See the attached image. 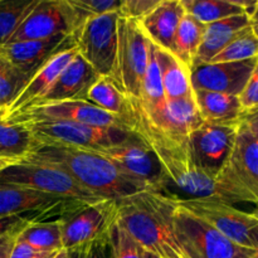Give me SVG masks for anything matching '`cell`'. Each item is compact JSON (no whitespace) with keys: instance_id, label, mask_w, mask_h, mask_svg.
<instances>
[{"instance_id":"6da1fadb","label":"cell","mask_w":258,"mask_h":258,"mask_svg":"<svg viewBox=\"0 0 258 258\" xmlns=\"http://www.w3.org/2000/svg\"><path fill=\"white\" fill-rule=\"evenodd\" d=\"M133 130L148 144L155 154L164 173V188L179 191L175 199H216L224 203H248L258 206L256 197L242 183L228 163L218 174H211L196 163L189 139H176L164 135L139 117L134 111Z\"/></svg>"},{"instance_id":"7a4b0ae2","label":"cell","mask_w":258,"mask_h":258,"mask_svg":"<svg viewBox=\"0 0 258 258\" xmlns=\"http://www.w3.org/2000/svg\"><path fill=\"white\" fill-rule=\"evenodd\" d=\"M23 160L57 166L72 176L83 189L101 199L120 201L140 191L150 190L97 151L35 141V145Z\"/></svg>"},{"instance_id":"3957f363","label":"cell","mask_w":258,"mask_h":258,"mask_svg":"<svg viewBox=\"0 0 258 258\" xmlns=\"http://www.w3.org/2000/svg\"><path fill=\"white\" fill-rule=\"evenodd\" d=\"M176 199L155 190H144L118 201L117 224L144 251L160 258H183L174 237Z\"/></svg>"},{"instance_id":"277c9868","label":"cell","mask_w":258,"mask_h":258,"mask_svg":"<svg viewBox=\"0 0 258 258\" xmlns=\"http://www.w3.org/2000/svg\"><path fill=\"white\" fill-rule=\"evenodd\" d=\"M0 184L33 189L81 204L102 201L83 189L62 169L35 161L20 160L7 166L0 171Z\"/></svg>"},{"instance_id":"5b68a950","label":"cell","mask_w":258,"mask_h":258,"mask_svg":"<svg viewBox=\"0 0 258 258\" xmlns=\"http://www.w3.org/2000/svg\"><path fill=\"white\" fill-rule=\"evenodd\" d=\"M23 125L28 126L34 140L39 144H55L97 153L136 138L134 130L97 127L68 121H39Z\"/></svg>"},{"instance_id":"8992f818","label":"cell","mask_w":258,"mask_h":258,"mask_svg":"<svg viewBox=\"0 0 258 258\" xmlns=\"http://www.w3.org/2000/svg\"><path fill=\"white\" fill-rule=\"evenodd\" d=\"M173 227L183 258H238L254 253L252 249L237 246L211 224L179 204L174 212Z\"/></svg>"},{"instance_id":"52a82bcc","label":"cell","mask_w":258,"mask_h":258,"mask_svg":"<svg viewBox=\"0 0 258 258\" xmlns=\"http://www.w3.org/2000/svg\"><path fill=\"white\" fill-rule=\"evenodd\" d=\"M118 12L86 19L72 33L78 55L100 77L113 81L117 57Z\"/></svg>"},{"instance_id":"ba28073f","label":"cell","mask_w":258,"mask_h":258,"mask_svg":"<svg viewBox=\"0 0 258 258\" xmlns=\"http://www.w3.org/2000/svg\"><path fill=\"white\" fill-rule=\"evenodd\" d=\"M150 44V40L136 20L118 18L117 57L113 82L133 101L140 100Z\"/></svg>"},{"instance_id":"9c48e42d","label":"cell","mask_w":258,"mask_h":258,"mask_svg":"<svg viewBox=\"0 0 258 258\" xmlns=\"http://www.w3.org/2000/svg\"><path fill=\"white\" fill-rule=\"evenodd\" d=\"M118 201L102 199L83 204L62 217V246L64 251L85 248L108 239L117 222Z\"/></svg>"},{"instance_id":"30bf717a","label":"cell","mask_w":258,"mask_h":258,"mask_svg":"<svg viewBox=\"0 0 258 258\" xmlns=\"http://www.w3.org/2000/svg\"><path fill=\"white\" fill-rule=\"evenodd\" d=\"M88 19L70 0H39L8 43L44 40L72 33Z\"/></svg>"},{"instance_id":"8fae6325","label":"cell","mask_w":258,"mask_h":258,"mask_svg":"<svg viewBox=\"0 0 258 258\" xmlns=\"http://www.w3.org/2000/svg\"><path fill=\"white\" fill-rule=\"evenodd\" d=\"M4 121L9 123L68 121V122L83 123V125L97 126V127L133 130V123L128 120L106 112L87 101H67V102L34 106L20 112L8 115Z\"/></svg>"},{"instance_id":"7c38bea8","label":"cell","mask_w":258,"mask_h":258,"mask_svg":"<svg viewBox=\"0 0 258 258\" xmlns=\"http://www.w3.org/2000/svg\"><path fill=\"white\" fill-rule=\"evenodd\" d=\"M178 204L203 219L224 237L243 248L252 249L249 232L258 226V213H248L216 199H176Z\"/></svg>"},{"instance_id":"4fadbf2b","label":"cell","mask_w":258,"mask_h":258,"mask_svg":"<svg viewBox=\"0 0 258 258\" xmlns=\"http://www.w3.org/2000/svg\"><path fill=\"white\" fill-rule=\"evenodd\" d=\"M238 122H203L189 136L196 163L211 174H218L233 153Z\"/></svg>"},{"instance_id":"5bb4252c","label":"cell","mask_w":258,"mask_h":258,"mask_svg":"<svg viewBox=\"0 0 258 258\" xmlns=\"http://www.w3.org/2000/svg\"><path fill=\"white\" fill-rule=\"evenodd\" d=\"M100 154L110 159L123 173L141 181L150 190L163 191L164 173L160 163L138 134L133 140L112 146Z\"/></svg>"},{"instance_id":"9a60e30c","label":"cell","mask_w":258,"mask_h":258,"mask_svg":"<svg viewBox=\"0 0 258 258\" xmlns=\"http://www.w3.org/2000/svg\"><path fill=\"white\" fill-rule=\"evenodd\" d=\"M257 63L258 57L242 62L194 64L190 72L191 87L193 91L204 90L239 96Z\"/></svg>"},{"instance_id":"2e32d148","label":"cell","mask_w":258,"mask_h":258,"mask_svg":"<svg viewBox=\"0 0 258 258\" xmlns=\"http://www.w3.org/2000/svg\"><path fill=\"white\" fill-rule=\"evenodd\" d=\"M75 48L72 35L60 34L44 40L7 43L0 47V55L24 75L32 77L50 58Z\"/></svg>"},{"instance_id":"e0dca14e","label":"cell","mask_w":258,"mask_h":258,"mask_svg":"<svg viewBox=\"0 0 258 258\" xmlns=\"http://www.w3.org/2000/svg\"><path fill=\"white\" fill-rule=\"evenodd\" d=\"M81 206L83 204L66 201L59 197L40 193L33 189L0 184V219L7 217L24 216L27 213L47 216L57 209L72 212Z\"/></svg>"},{"instance_id":"ac0fdd59","label":"cell","mask_w":258,"mask_h":258,"mask_svg":"<svg viewBox=\"0 0 258 258\" xmlns=\"http://www.w3.org/2000/svg\"><path fill=\"white\" fill-rule=\"evenodd\" d=\"M98 78L100 76L77 53L70 64L58 76L55 82L50 86L45 95L34 106L67 102V101H85L88 90Z\"/></svg>"},{"instance_id":"d6986e66","label":"cell","mask_w":258,"mask_h":258,"mask_svg":"<svg viewBox=\"0 0 258 258\" xmlns=\"http://www.w3.org/2000/svg\"><path fill=\"white\" fill-rule=\"evenodd\" d=\"M185 14L180 0H160L148 15L139 20L144 34L155 47L170 52L181 18Z\"/></svg>"},{"instance_id":"ffe728a7","label":"cell","mask_w":258,"mask_h":258,"mask_svg":"<svg viewBox=\"0 0 258 258\" xmlns=\"http://www.w3.org/2000/svg\"><path fill=\"white\" fill-rule=\"evenodd\" d=\"M76 55H77V50H76V48H72V49L63 50V52L58 53L57 55L50 58L43 67H40L30 77L27 86L23 88L17 100L8 108L7 116L33 107L45 95V92L49 90L50 86L55 82L58 76L70 64L71 60Z\"/></svg>"},{"instance_id":"44dd1931","label":"cell","mask_w":258,"mask_h":258,"mask_svg":"<svg viewBox=\"0 0 258 258\" xmlns=\"http://www.w3.org/2000/svg\"><path fill=\"white\" fill-rule=\"evenodd\" d=\"M138 116L143 118L140 115ZM144 121L149 123L146 120ZM202 123H203V120L199 115L196 100H194V97H189L166 101L165 112H164L160 121L156 123H149V125L163 133L164 135L170 136V138L189 139L190 134L194 130H197Z\"/></svg>"},{"instance_id":"7402d4cb","label":"cell","mask_w":258,"mask_h":258,"mask_svg":"<svg viewBox=\"0 0 258 258\" xmlns=\"http://www.w3.org/2000/svg\"><path fill=\"white\" fill-rule=\"evenodd\" d=\"M251 25V18L247 14L234 15L219 22L207 24L194 64L209 63L219 52L224 49L237 35Z\"/></svg>"},{"instance_id":"603a6c76","label":"cell","mask_w":258,"mask_h":258,"mask_svg":"<svg viewBox=\"0 0 258 258\" xmlns=\"http://www.w3.org/2000/svg\"><path fill=\"white\" fill-rule=\"evenodd\" d=\"M229 164L258 201V140L242 121Z\"/></svg>"},{"instance_id":"cb8c5ba5","label":"cell","mask_w":258,"mask_h":258,"mask_svg":"<svg viewBox=\"0 0 258 258\" xmlns=\"http://www.w3.org/2000/svg\"><path fill=\"white\" fill-rule=\"evenodd\" d=\"M194 100L203 122H238L243 115L238 96L197 90Z\"/></svg>"},{"instance_id":"d4e9b609","label":"cell","mask_w":258,"mask_h":258,"mask_svg":"<svg viewBox=\"0 0 258 258\" xmlns=\"http://www.w3.org/2000/svg\"><path fill=\"white\" fill-rule=\"evenodd\" d=\"M154 50L166 101L194 97L190 72L170 52L160 49L155 45Z\"/></svg>"},{"instance_id":"484cf974","label":"cell","mask_w":258,"mask_h":258,"mask_svg":"<svg viewBox=\"0 0 258 258\" xmlns=\"http://www.w3.org/2000/svg\"><path fill=\"white\" fill-rule=\"evenodd\" d=\"M186 14L196 18L202 24L219 22L239 14L251 18L257 2L238 0H180Z\"/></svg>"},{"instance_id":"4316f807","label":"cell","mask_w":258,"mask_h":258,"mask_svg":"<svg viewBox=\"0 0 258 258\" xmlns=\"http://www.w3.org/2000/svg\"><path fill=\"white\" fill-rule=\"evenodd\" d=\"M85 101L106 112L126 118L134 126L133 101L110 78H98L88 90Z\"/></svg>"},{"instance_id":"83f0119b","label":"cell","mask_w":258,"mask_h":258,"mask_svg":"<svg viewBox=\"0 0 258 258\" xmlns=\"http://www.w3.org/2000/svg\"><path fill=\"white\" fill-rule=\"evenodd\" d=\"M206 25L189 14H184L176 29L171 54L191 72L202 44Z\"/></svg>"},{"instance_id":"f1b7e54d","label":"cell","mask_w":258,"mask_h":258,"mask_svg":"<svg viewBox=\"0 0 258 258\" xmlns=\"http://www.w3.org/2000/svg\"><path fill=\"white\" fill-rule=\"evenodd\" d=\"M18 238L42 253L62 251V219H34L20 231Z\"/></svg>"},{"instance_id":"f546056e","label":"cell","mask_w":258,"mask_h":258,"mask_svg":"<svg viewBox=\"0 0 258 258\" xmlns=\"http://www.w3.org/2000/svg\"><path fill=\"white\" fill-rule=\"evenodd\" d=\"M34 145L35 140L28 126L0 121V159L18 163Z\"/></svg>"},{"instance_id":"4dcf8cb0","label":"cell","mask_w":258,"mask_h":258,"mask_svg":"<svg viewBox=\"0 0 258 258\" xmlns=\"http://www.w3.org/2000/svg\"><path fill=\"white\" fill-rule=\"evenodd\" d=\"M39 0H0V47L7 44Z\"/></svg>"},{"instance_id":"1f68e13d","label":"cell","mask_w":258,"mask_h":258,"mask_svg":"<svg viewBox=\"0 0 258 258\" xmlns=\"http://www.w3.org/2000/svg\"><path fill=\"white\" fill-rule=\"evenodd\" d=\"M258 57V38L252 25L239 33L222 52H219L209 63L242 62Z\"/></svg>"},{"instance_id":"d6a6232c","label":"cell","mask_w":258,"mask_h":258,"mask_svg":"<svg viewBox=\"0 0 258 258\" xmlns=\"http://www.w3.org/2000/svg\"><path fill=\"white\" fill-rule=\"evenodd\" d=\"M29 80V76L18 71L0 55V108L8 111Z\"/></svg>"},{"instance_id":"836d02e7","label":"cell","mask_w":258,"mask_h":258,"mask_svg":"<svg viewBox=\"0 0 258 258\" xmlns=\"http://www.w3.org/2000/svg\"><path fill=\"white\" fill-rule=\"evenodd\" d=\"M105 258H144V249L115 224L105 243Z\"/></svg>"},{"instance_id":"e575fe53","label":"cell","mask_w":258,"mask_h":258,"mask_svg":"<svg viewBox=\"0 0 258 258\" xmlns=\"http://www.w3.org/2000/svg\"><path fill=\"white\" fill-rule=\"evenodd\" d=\"M71 4L87 18L118 12L122 0H70Z\"/></svg>"},{"instance_id":"d590c367","label":"cell","mask_w":258,"mask_h":258,"mask_svg":"<svg viewBox=\"0 0 258 258\" xmlns=\"http://www.w3.org/2000/svg\"><path fill=\"white\" fill-rule=\"evenodd\" d=\"M160 0H122L118 15L120 18L133 19L139 22L148 15Z\"/></svg>"},{"instance_id":"8d00e7d4","label":"cell","mask_w":258,"mask_h":258,"mask_svg":"<svg viewBox=\"0 0 258 258\" xmlns=\"http://www.w3.org/2000/svg\"><path fill=\"white\" fill-rule=\"evenodd\" d=\"M238 98L243 113L258 107V63L253 73H252L251 78L248 80L247 85L244 86L241 95L238 96Z\"/></svg>"},{"instance_id":"74e56055","label":"cell","mask_w":258,"mask_h":258,"mask_svg":"<svg viewBox=\"0 0 258 258\" xmlns=\"http://www.w3.org/2000/svg\"><path fill=\"white\" fill-rule=\"evenodd\" d=\"M37 218H30L25 216H15V217H7V218L0 219V237L7 234L8 232L14 231V229L20 228V227L27 226L29 222L34 221Z\"/></svg>"},{"instance_id":"f35d334b","label":"cell","mask_w":258,"mask_h":258,"mask_svg":"<svg viewBox=\"0 0 258 258\" xmlns=\"http://www.w3.org/2000/svg\"><path fill=\"white\" fill-rule=\"evenodd\" d=\"M45 253H47V252H45ZM43 254L44 253L38 252L37 249L30 247L28 243L20 241L19 238H17L9 258H39L40 256H43Z\"/></svg>"},{"instance_id":"ab89813d","label":"cell","mask_w":258,"mask_h":258,"mask_svg":"<svg viewBox=\"0 0 258 258\" xmlns=\"http://www.w3.org/2000/svg\"><path fill=\"white\" fill-rule=\"evenodd\" d=\"M24 227H20V228L14 229V231L8 232L7 234H4V236L0 237V258H9L10 257V253H12V249H13V247H14L15 241H17L20 231H22Z\"/></svg>"},{"instance_id":"60d3db41","label":"cell","mask_w":258,"mask_h":258,"mask_svg":"<svg viewBox=\"0 0 258 258\" xmlns=\"http://www.w3.org/2000/svg\"><path fill=\"white\" fill-rule=\"evenodd\" d=\"M241 121L246 125L249 133L258 140V107L254 108V110L248 111V112H244L242 115Z\"/></svg>"},{"instance_id":"b9f144b4","label":"cell","mask_w":258,"mask_h":258,"mask_svg":"<svg viewBox=\"0 0 258 258\" xmlns=\"http://www.w3.org/2000/svg\"><path fill=\"white\" fill-rule=\"evenodd\" d=\"M105 243H93L86 247L83 258H105Z\"/></svg>"},{"instance_id":"7bdbcfd3","label":"cell","mask_w":258,"mask_h":258,"mask_svg":"<svg viewBox=\"0 0 258 258\" xmlns=\"http://www.w3.org/2000/svg\"><path fill=\"white\" fill-rule=\"evenodd\" d=\"M251 25H252V29H253L254 34H256L258 38V0L256 3V8H254L253 13H252V15H251Z\"/></svg>"},{"instance_id":"ee69618b","label":"cell","mask_w":258,"mask_h":258,"mask_svg":"<svg viewBox=\"0 0 258 258\" xmlns=\"http://www.w3.org/2000/svg\"><path fill=\"white\" fill-rule=\"evenodd\" d=\"M249 238H251V243L254 251H258V226L249 232Z\"/></svg>"},{"instance_id":"f6af8a7d","label":"cell","mask_w":258,"mask_h":258,"mask_svg":"<svg viewBox=\"0 0 258 258\" xmlns=\"http://www.w3.org/2000/svg\"><path fill=\"white\" fill-rule=\"evenodd\" d=\"M85 248H86V247H85ZM85 248L75 249V251H68V258H83Z\"/></svg>"},{"instance_id":"bcb514c9","label":"cell","mask_w":258,"mask_h":258,"mask_svg":"<svg viewBox=\"0 0 258 258\" xmlns=\"http://www.w3.org/2000/svg\"><path fill=\"white\" fill-rule=\"evenodd\" d=\"M12 164H14V163H12V161H9V160H4V159H0V171L4 170L7 166L12 165Z\"/></svg>"},{"instance_id":"7dc6e473","label":"cell","mask_w":258,"mask_h":258,"mask_svg":"<svg viewBox=\"0 0 258 258\" xmlns=\"http://www.w3.org/2000/svg\"><path fill=\"white\" fill-rule=\"evenodd\" d=\"M54 258H68V252L64 251V249H62V251L58 252V253L55 254Z\"/></svg>"},{"instance_id":"c3c4849f","label":"cell","mask_w":258,"mask_h":258,"mask_svg":"<svg viewBox=\"0 0 258 258\" xmlns=\"http://www.w3.org/2000/svg\"><path fill=\"white\" fill-rule=\"evenodd\" d=\"M57 253H58V252H47V253H44L43 256H40L39 258H54L55 254H57Z\"/></svg>"},{"instance_id":"681fc988","label":"cell","mask_w":258,"mask_h":258,"mask_svg":"<svg viewBox=\"0 0 258 258\" xmlns=\"http://www.w3.org/2000/svg\"><path fill=\"white\" fill-rule=\"evenodd\" d=\"M144 258H160V257H158V256H156V254L150 253V252L144 251Z\"/></svg>"},{"instance_id":"f907efd6","label":"cell","mask_w":258,"mask_h":258,"mask_svg":"<svg viewBox=\"0 0 258 258\" xmlns=\"http://www.w3.org/2000/svg\"><path fill=\"white\" fill-rule=\"evenodd\" d=\"M5 116H7V110L5 108H0V121H4Z\"/></svg>"},{"instance_id":"816d5d0a","label":"cell","mask_w":258,"mask_h":258,"mask_svg":"<svg viewBox=\"0 0 258 258\" xmlns=\"http://www.w3.org/2000/svg\"><path fill=\"white\" fill-rule=\"evenodd\" d=\"M238 258H257V257H256V254L252 253V254H244V256H241Z\"/></svg>"}]
</instances>
